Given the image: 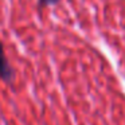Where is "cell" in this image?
<instances>
[{"instance_id": "obj_1", "label": "cell", "mask_w": 125, "mask_h": 125, "mask_svg": "<svg viewBox=\"0 0 125 125\" xmlns=\"http://www.w3.org/2000/svg\"><path fill=\"white\" fill-rule=\"evenodd\" d=\"M0 78L10 85L15 82V71L7 59L6 52H4V46L1 42H0Z\"/></svg>"}, {"instance_id": "obj_2", "label": "cell", "mask_w": 125, "mask_h": 125, "mask_svg": "<svg viewBox=\"0 0 125 125\" xmlns=\"http://www.w3.org/2000/svg\"><path fill=\"white\" fill-rule=\"evenodd\" d=\"M61 0H38V6L43 7V6H55L58 4Z\"/></svg>"}]
</instances>
